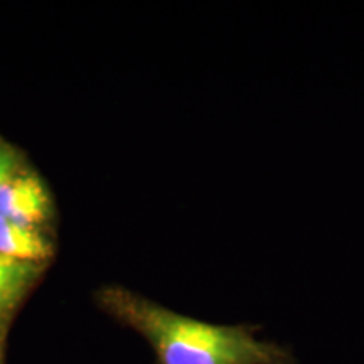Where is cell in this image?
<instances>
[{
  "mask_svg": "<svg viewBox=\"0 0 364 364\" xmlns=\"http://www.w3.org/2000/svg\"><path fill=\"white\" fill-rule=\"evenodd\" d=\"M21 169L19 154L11 145L0 142V184Z\"/></svg>",
  "mask_w": 364,
  "mask_h": 364,
  "instance_id": "obj_5",
  "label": "cell"
},
{
  "mask_svg": "<svg viewBox=\"0 0 364 364\" xmlns=\"http://www.w3.org/2000/svg\"><path fill=\"white\" fill-rule=\"evenodd\" d=\"M98 304L144 336L159 364H299L289 348L257 338L255 326H218L181 316L124 287H105Z\"/></svg>",
  "mask_w": 364,
  "mask_h": 364,
  "instance_id": "obj_1",
  "label": "cell"
},
{
  "mask_svg": "<svg viewBox=\"0 0 364 364\" xmlns=\"http://www.w3.org/2000/svg\"><path fill=\"white\" fill-rule=\"evenodd\" d=\"M0 363H2V353H0Z\"/></svg>",
  "mask_w": 364,
  "mask_h": 364,
  "instance_id": "obj_8",
  "label": "cell"
},
{
  "mask_svg": "<svg viewBox=\"0 0 364 364\" xmlns=\"http://www.w3.org/2000/svg\"><path fill=\"white\" fill-rule=\"evenodd\" d=\"M4 332H6V331L0 329V343H2V336H4Z\"/></svg>",
  "mask_w": 364,
  "mask_h": 364,
  "instance_id": "obj_7",
  "label": "cell"
},
{
  "mask_svg": "<svg viewBox=\"0 0 364 364\" xmlns=\"http://www.w3.org/2000/svg\"><path fill=\"white\" fill-rule=\"evenodd\" d=\"M51 211V198L36 172L19 169L0 184V216L38 228L48 221Z\"/></svg>",
  "mask_w": 364,
  "mask_h": 364,
  "instance_id": "obj_2",
  "label": "cell"
},
{
  "mask_svg": "<svg viewBox=\"0 0 364 364\" xmlns=\"http://www.w3.org/2000/svg\"><path fill=\"white\" fill-rule=\"evenodd\" d=\"M22 263H27V262H17V260H11V258L0 257V273L11 272V270H14V268L21 267Z\"/></svg>",
  "mask_w": 364,
  "mask_h": 364,
  "instance_id": "obj_6",
  "label": "cell"
},
{
  "mask_svg": "<svg viewBox=\"0 0 364 364\" xmlns=\"http://www.w3.org/2000/svg\"><path fill=\"white\" fill-rule=\"evenodd\" d=\"M39 272L38 263H22L11 272L0 273V329L2 331H6L7 321L39 277Z\"/></svg>",
  "mask_w": 364,
  "mask_h": 364,
  "instance_id": "obj_4",
  "label": "cell"
},
{
  "mask_svg": "<svg viewBox=\"0 0 364 364\" xmlns=\"http://www.w3.org/2000/svg\"><path fill=\"white\" fill-rule=\"evenodd\" d=\"M53 245L39 228L17 225L0 216V257L17 262L43 263L53 255Z\"/></svg>",
  "mask_w": 364,
  "mask_h": 364,
  "instance_id": "obj_3",
  "label": "cell"
}]
</instances>
